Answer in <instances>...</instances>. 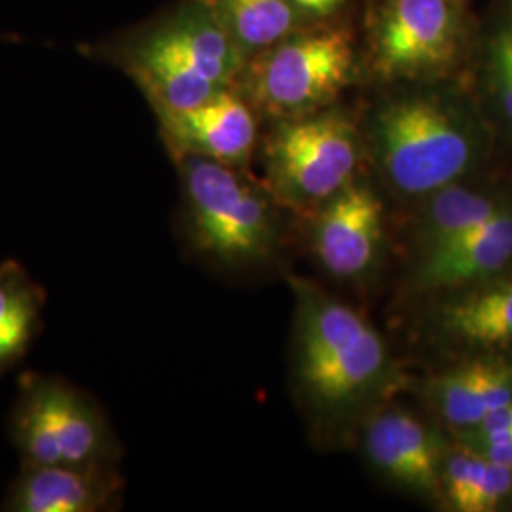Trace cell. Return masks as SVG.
<instances>
[{
    "instance_id": "6da1fadb",
    "label": "cell",
    "mask_w": 512,
    "mask_h": 512,
    "mask_svg": "<svg viewBox=\"0 0 512 512\" xmlns=\"http://www.w3.org/2000/svg\"><path fill=\"white\" fill-rule=\"evenodd\" d=\"M114 59L158 112L196 107L238 86L247 55L200 0L116 50Z\"/></svg>"
},
{
    "instance_id": "7a4b0ae2",
    "label": "cell",
    "mask_w": 512,
    "mask_h": 512,
    "mask_svg": "<svg viewBox=\"0 0 512 512\" xmlns=\"http://www.w3.org/2000/svg\"><path fill=\"white\" fill-rule=\"evenodd\" d=\"M296 372L310 403L327 416L351 412L389 374L384 338L359 311L310 285L298 287Z\"/></svg>"
},
{
    "instance_id": "3957f363",
    "label": "cell",
    "mask_w": 512,
    "mask_h": 512,
    "mask_svg": "<svg viewBox=\"0 0 512 512\" xmlns=\"http://www.w3.org/2000/svg\"><path fill=\"white\" fill-rule=\"evenodd\" d=\"M183 232L194 255L222 270L262 264L275 243L270 198L238 167L200 156L179 158Z\"/></svg>"
},
{
    "instance_id": "277c9868",
    "label": "cell",
    "mask_w": 512,
    "mask_h": 512,
    "mask_svg": "<svg viewBox=\"0 0 512 512\" xmlns=\"http://www.w3.org/2000/svg\"><path fill=\"white\" fill-rule=\"evenodd\" d=\"M372 145L387 183L414 198L458 183L476 158L475 133L465 116L429 93L404 95L378 110Z\"/></svg>"
},
{
    "instance_id": "5b68a950",
    "label": "cell",
    "mask_w": 512,
    "mask_h": 512,
    "mask_svg": "<svg viewBox=\"0 0 512 512\" xmlns=\"http://www.w3.org/2000/svg\"><path fill=\"white\" fill-rule=\"evenodd\" d=\"M8 433L27 465H120L122 459L101 404L57 376H19Z\"/></svg>"
},
{
    "instance_id": "8992f818",
    "label": "cell",
    "mask_w": 512,
    "mask_h": 512,
    "mask_svg": "<svg viewBox=\"0 0 512 512\" xmlns=\"http://www.w3.org/2000/svg\"><path fill=\"white\" fill-rule=\"evenodd\" d=\"M264 156L275 198L294 211L317 213L355 181L361 148L348 118L311 112L283 122Z\"/></svg>"
},
{
    "instance_id": "52a82bcc",
    "label": "cell",
    "mask_w": 512,
    "mask_h": 512,
    "mask_svg": "<svg viewBox=\"0 0 512 512\" xmlns=\"http://www.w3.org/2000/svg\"><path fill=\"white\" fill-rule=\"evenodd\" d=\"M353 44L342 29H323L279 40L255 54L239 80L251 103L281 118L329 105L351 82ZM238 80V82H239Z\"/></svg>"
},
{
    "instance_id": "ba28073f",
    "label": "cell",
    "mask_w": 512,
    "mask_h": 512,
    "mask_svg": "<svg viewBox=\"0 0 512 512\" xmlns=\"http://www.w3.org/2000/svg\"><path fill=\"white\" fill-rule=\"evenodd\" d=\"M452 0H389L376 38V65L389 78L437 73L458 54Z\"/></svg>"
},
{
    "instance_id": "9c48e42d",
    "label": "cell",
    "mask_w": 512,
    "mask_h": 512,
    "mask_svg": "<svg viewBox=\"0 0 512 512\" xmlns=\"http://www.w3.org/2000/svg\"><path fill=\"white\" fill-rule=\"evenodd\" d=\"M384 243V203L366 183L349 184L317 211L313 253L338 279L368 274Z\"/></svg>"
},
{
    "instance_id": "30bf717a",
    "label": "cell",
    "mask_w": 512,
    "mask_h": 512,
    "mask_svg": "<svg viewBox=\"0 0 512 512\" xmlns=\"http://www.w3.org/2000/svg\"><path fill=\"white\" fill-rule=\"evenodd\" d=\"M158 120L165 145L177 160L200 156L239 169L255 150V114L236 88L190 109L158 112Z\"/></svg>"
},
{
    "instance_id": "8fae6325",
    "label": "cell",
    "mask_w": 512,
    "mask_h": 512,
    "mask_svg": "<svg viewBox=\"0 0 512 512\" xmlns=\"http://www.w3.org/2000/svg\"><path fill=\"white\" fill-rule=\"evenodd\" d=\"M120 465H27L14 478L2 509L10 512H103L118 509Z\"/></svg>"
},
{
    "instance_id": "7c38bea8",
    "label": "cell",
    "mask_w": 512,
    "mask_h": 512,
    "mask_svg": "<svg viewBox=\"0 0 512 512\" xmlns=\"http://www.w3.org/2000/svg\"><path fill=\"white\" fill-rule=\"evenodd\" d=\"M512 262V207L456 239L418 256L414 281L448 293L505 272Z\"/></svg>"
},
{
    "instance_id": "4fadbf2b",
    "label": "cell",
    "mask_w": 512,
    "mask_h": 512,
    "mask_svg": "<svg viewBox=\"0 0 512 512\" xmlns=\"http://www.w3.org/2000/svg\"><path fill=\"white\" fill-rule=\"evenodd\" d=\"M366 454L387 478L412 492H440L444 450L423 421L403 410H389L368 423Z\"/></svg>"
},
{
    "instance_id": "5bb4252c",
    "label": "cell",
    "mask_w": 512,
    "mask_h": 512,
    "mask_svg": "<svg viewBox=\"0 0 512 512\" xmlns=\"http://www.w3.org/2000/svg\"><path fill=\"white\" fill-rule=\"evenodd\" d=\"M431 329L452 346H512V272L448 291L433 310Z\"/></svg>"
},
{
    "instance_id": "9a60e30c",
    "label": "cell",
    "mask_w": 512,
    "mask_h": 512,
    "mask_svg": "<svg viewBox=\"0 0 512 512\" xmlns=\"http://www.w3.org/2000/svg\"><path fill=\"white\" fill-rule=\"evenodd\" d=\"M431 401L446 423L469 433L497 408L512 401V365L497 359H475L431 382Z\"/></svg>"
},
{
    "instance_id": "2e32d148",
    "label": "cell",
    "mask_w": 512,
    "mask_h": 512,
    "mask_svg": "<svg viewBox=\"0 0 512 512\" xmlns=\"http://www.w3.org/2000/svg\"><path fill=\"white\" fill-rule=\"evenodd\" d=\"M511 205L503 198L454 183L429 194L421 205L414 245L418 256L458 238L476 226L494 219Z\"/></svg>"
},
{
    "instance_id": "e0dca14e",
    "label": "cell",
    "mask_w": 512,
    "mask_h": 512,
    "mask_svg": "<svg viewBox=\"0 0 512 512\" xmlns=\"http://www.w3.org/2000/svg\"><path fill=\"white\" fill-rule=\"evenodd\" d=\"M46 291L18 260L0 262V376L18 366L42 330Z\"/></svg>"
},
{
    "instance_id": "ac0fdd59",
    "label": "cell",
    "mask_w": 512,
    "mask_h": 512,
    "mask_svg": "<svg viewBox=\"0 0 512 512\" xmlns=\"http://www.w3.org/2000/svg\"><path fill=\"white\" fill-rule=\"evenodd\" d=\"M440 492L459 512H490L512 492V469L484 458L471 446L446 454Z\"/></svg>"
},
{
    "instance_id": "d6986e66",
    "label": "cell",
    "mask_w": 512,
    "mask_h": 512,
    "mask_svg": "<svg viewBox=\"0 0 512 512\" xmlns=\"http://www.w3.org/2000/svg\"><path fill=\"white\" fill-rule=\"evenodd\" d=\"M247 57L293 33L298 8L291 0H200Z\"/></svg>"
},
{
    "instance_id": "ffe728a7",
    "label": "cell",
    "mask_w": 512,
    "mask_h": 512,
    "mask_svg": "<svg viewBox=\"0 0 512 512\" xmlns=\"http://www.w3.org/2000/svg\"><path fill=\"white\" fill-rule=\"evenodd\" d=\"M492 71L499 105L512 124V33H503L495 40Z\"/></svg>"
},
{
    "instance_id": "44dd1931",
    "label": "cell",
    "mask_w": 512,
    "mask_h": 512,
    "mask_svg": "<svg viewBox=\"0 0 512 512\" xmlns=\"http://www.w3.org/2000/svg\"><path fill=\"white\" fill-rule=\"evenodd\" d=\"M467 444L476 452H480L484 458L512 469V429L494 437L467 440Z\"/></svg>"
},
{
    "instance_id": "7402d4cb",
    "label": "cell",
    "mask_w": 512,
    "mask_h": 512,
    "mask_svg": "<svg viewBox=\"0 0 512 512\" xmlns=\"http://www.w3.org/2000/svg\"><path fill=\"white\" fill-rule=\"evenodd\" d=\"M294 6L302 12L310 14H329L336 6H340L344 0H291Z\"/></svg>"
}]
</instances>
